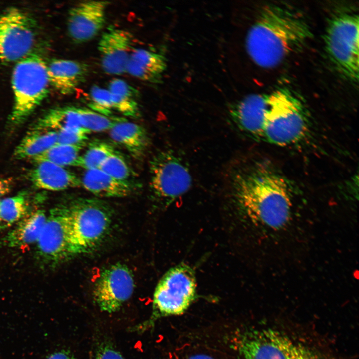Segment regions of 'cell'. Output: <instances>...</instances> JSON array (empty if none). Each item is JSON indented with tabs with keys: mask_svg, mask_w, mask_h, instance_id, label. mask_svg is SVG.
<instances>
[{
	"mask_svg": "<svg viewBox=\"0 0 359 359\" xmlns=\"http://www.w3.org/2000/svg\"><path fill=\"white\" fill-rule=\"evenodd\" d=\"M50 85L64 95L71 94L88 76L87 64L76 60L54 59L47 64Z\"/></svg>",
	"mask_w": 359,
	"mask_h": 359,
	"instance_id": "obj_16",
	"label": "cell"
},
{
	"mask_svg": "<svg viewBox=\"0 0 359 359\" xmlns=\"http://www.w3.org/2000/svg\"><path fill=\"white\" fill-rule=\"evenodd\" d=\"M81 125L90 132L110 130L122 117L107 116L90 109L76 107Z\"/></svg>",
	"mask_w": 359,
	"mask_h": 359,
	"instance_id": "obj_28",
	"label": "cell"
},
{
	"mask_svg": "<svg viewBox=\"0 0 359 359\" xmlns=\"http://www.w3.org/2000/svg\"><path fill=\"white\" fill-rule=\"evenodd\" d=\"M149 187L157 198L172 201L188 191L192 185L190 171L172 150L157 153L150 163Z\"/></svg>",
	"mask_w": 359,
	"mask_h": 359,
	"instance_id": "obj_9",
	"label": "cell"
},
{
	"mask_svg": "<svg viewBox=\"0 0 359 359\" xmlns=\"http://www.w3.org/2000/svg\"><path fill=\"white\" fill-rule=\"evenodd\" d=\"M11 185L12 182L9 180H0V197L9 192Z\"/></svg>",
	"mask_w": 359,
	"mask_h": 359,
	"instance_id": "obj_34",
	"label": "cell"
},
{
	"mask_svg": "<svg viewBox=\"0 0 359 359\" xmlns=\"http://www.w3.org/2000/svg\"><path fill=\"white\" fill-rule=\"evenodd\" d=\"M188 359H214L212 357L205 354H196L190 356Z\"/></svg>",
	"mask_w": 359,
	"mask_h": 359,
	"instance_id": "obj_35",
	"label": "cell"
},
{
	"mask_svg": "<svg viewBox=\"0 0 359 359\" xmlns=\"http://www.w3.org/2000/svg\"><path fill=\"white\" fill-rule=\"evenodd\" d=\"M167 69V60L161 53L143 48L134 49L129 58L126 72L141 80L160 83Z\"/></svg>",
	"mask_w": 359,
	"mask_h": 359,
	"instance_id": "obj_18",
	"label": "cell"
},
{
	"mask_svg": "<svg viewBox=\"0 0 359 359\" xmlns=\"http://www.w3.org/2000/svg\"><path fill=\"white\" fill-rule=\"evenodd\" d=\"M109 135L114 142L124 147L136 159L144 156L149 144L145 128L123 118L109 130Z\"/></svg>",
	"mask_w": 359,
	"mask_h": 359,
	"instance_id": "obj_21",
	"label": "cell"
},
{
	"mask_svg": "<svg viewBox=\"0 0 359 359\" xmlns=\"http://www.w3.org/2000/svg\"><path fill=\"white\" fill-rule=\"evenodd\" d=\"M133 36L129 31L111 26L101 35L98 44L101 64L105 73L121 75L126 72L130 56L134 50Z\"/></svg>",
	"mask_w": 359,
	"mask_h": 359,
	"instance_id": "obj_14",
	"label": "cell"
},
{
	"mask_svg": "<svg viewBox=\"0 0 359 359\" xmlns=\"http://www.w3.org/2000/svg\"><path fill=\"white\" fill-rule=\"evenodd\" d=\"M36 255L43 266L53 267L74 255L70 220L65 204L50 211L36 242Z\"/></svg>",
	"mask_w": 359,
	"mask_h": 359,
	"instance_id": "obj_11",
	"label": "cell"
},
{
	"mask_svg": "<svg viewBox=\"0 0 359 359\" xmlns=\"http://www.w3.org/2000/svg\"><path fill=\"white\" fill-rule=\"evenodd\" d=\"M115 151L106 142L96 140L91 142L86 151L78 157L74 166L86 170L99 168L101 163Z\"/></svg>",
	"mask_w": 359,
	"mask_h": 359,
	"instance_id": "obj_27",
	"label": "cell"
},
{
	"mask_svg": "<svg viewBox=\"0 0 359 359\" xmlns=\"http://www.w3.org/2000/svg\"><path fill=\"white\" fill-rule=\"evenodd\" d=\"M29 211V203L25 192L0 201V227L4 228L17 223Z\"/></svg>",
	"mask_w": 359,
	"mask_h": 359,
	"instance_id": "obj_25",
	"label": "cell"
},
{
	"mask_svg": "<svg viewBox=\"0 0 359 359\" xmlns=\"http://www.w3.org/2000/svg\"><path fill=\"white\" fill-rule=\"evenodd\" d=\"M57 131L31 129L16 147L14 156L17 159H32L57 144Z\"/></svg>",
	"mask_w": 359,
	"mask_h": 359,
	"instance_id": "obj_22",
	"label": "cell"
},
{
	"mask_svg": "<svg viewBox=\"0 0 359 359\" xmlns=\"http://www.w3.org/2000/svg\"><path fill=\"white\" fill-rule=\"evenodd\" d=\"M71 227L74 255L91 251L106 235L112 221V211L104 201L77 198L65 203Z\"/></svg>",
	"mask_w": 359,
	"mask_h": 359,
	"instance_id": "obj_6",
	"label": "cell"
},
{
	"mask_svg": "<svg viewBox=\"0 0 359 359\" xmlns=\"http://www.w3.org/2000/svg\"><path fill=\"white\" fill-rule=\"evenodd\" d=\"M50 85L47 64L31 53L16 62L12 75L14 104L10 122L23 123L46 97Z\"/></svg>",
	"mask_w": 359,
	"mask_h": 359,
	"instance_id": "obj_5",
	"label": "cell"
},
{
	"mask_svg": "<svg viewBox=\"0 0 359 359\" xmlns=\"http://www.w3.org/2000/svg\"><path fill=\"white\" fill-rule=\"evenodd\" d=\"M46 359H76V358L70 351L62 350L51 353Z\"/></svg>",
	"mask_w": 359,
	"mask_h": 359,
	"instance_id": "obj_33",
	"label": "cell"
},
{
	"mask_svg": "<svg viewBox=\"0 0 359 359\" xmlns=\"http://www.w3.org/2000/svg\"><path fill=\"white\" fill-rule=\"evenodd\" d=\"M36 35L35 21L21 10L0 14V63L18 62L32 52Z\"/></svg>",
	"mask_w": 359,
	"mask_h": 359,
	"instance_id": "obj_10",
	"label": "cell"
},
{
	"mask_svg": "<svg viewBox=\"0 0 359 359\" xmlns=\"http://www.w3.org/2000/svg\"><path fill=\"white\" fill-rule=\"evenodd\" d=\"M108 5L107 1L86 0L72 6L69 11L67 22L71 39L81 43L96 36L105 24Z\"/></svg>",
	"mask_w": 359,
	"mask_h": 359,
	"instance_id": "obj_13",
	"label": "cell"
},
{
	"mask_svg": "<svg viewBox=\"0 0 359 359\" xmlns=\"http://www.w3.org/2000/svg\"><path fill=\"white\" fill-rule=\"evenodd\" d=\"M359 16L342 12L329 20L324 35V47L336 70L348 80H359Z\"/></svg>",
	"mask_w": 359,
	"mask_h": 359,
	"instance_id": "obj_7",
	"label": "cell"
},
{
	"mask_svg": "<svg viewBox=\"0 0 359 359\" xmlns=\"http://www.w3.org/2000/svg\"><path fill=\"white\" fill-rule=\"evenodd\" d=\"M42 209L30 212L6 235L5 242L11 248H24L36 243L47 219Z\"/></svg>",
	"mask_w": 359,
	"mask_h": 359,
	"instance_id": "obj_20",
	"label": "cell"
},
{
	"mask_svg": "<svg viewBox=\"0 0 359 359\" xmlns=\"http://www.w3.org/2000/svg\"><path fill=\"white\" fill-rule=\"evenodd\" d=\"M57 144L67 145H85L87 135L90 132L84 128L76 130L57 131Z\"/></svg>",
	"mask_w": 359,
	"mask_h": 359,
	"instance_id": "obj_31",
	"label": "cell"
},
{
	"mask_svg": "<svg viewBox=\"0 0 359 359\" xmlns=\"http://www.w3.org/2000/svg\"><path fill=\"white\" fill-rule=\"evenodd\" d=\"M35 164L28 178L38 188L56 191L81 186L80 179L64 167L47 161Z\"/></svg>",
	"mask_w": 359,
	"mask_h": 359,
	"instance_id": "obj_17",
	"label": "cell"
},
{
	"mask_svg": "<svg viewBox=\"0 0 359 359\" xmlns=\"http://www.w3.org/2000/svg\"><path fill=\"white\" fill-rule=\"evenodd\" d=\"M92 359H125L109 341L101 342L96 348Z\"/></svg>",
	"mask_w": 359,
	"mask_h": 359,
	"instance_id": "obj_32",
	"label": "cell"
},
{
	"mask_svg": "<svg viewBox=\"0 0 359 359\" xmlns=\"http://www.w3.org/2000/svg\"><path fill=\"white\" fill-rule=\"evenodd\" d=\"M80 180L85 189L100 197H123L132 191L128 181L116 179L99 168L86 170Z\"/></svg>",
	"mask_w": 359,
	"mask_h": 359,
	"instance_id": "obj_19",
	"label": "cell"
},
{
	"mask_svg": "<svg viewBox=\"0 0 359 359\" xmlns=\"http://www.w3.org/2000/svg\"><path fill=\"white\" fill-rule=\"evenodd\" d=\"M195 292V276L189 267L180 265L171 269L157 284L153 295L152 316L141 328L160 317L183 314L193 300Z\"/></svg>",
	"mask_w": 359,
	"mask_h": 359,
	"instance_id": "obj_8",
	"label": "cell"
},
{
	"mask_svg": "<svg viewBox=\"0 0 359 359\" xmlns=\"http://www.w3.org/2000/svg\"><path fill=\"white\" fill-rule=\"evenodd\" d=\"M110 92L115 110L124 116L137 118L140 111L136 100V90L125 81L120 79L111 80L107 89Z\"/></svg>",
	"mask_w": 359,
	"mask_h": 359,
	"instance_id": "obj_24",
	"label": "cell"
},
{
	"mask_svg": "<svg viewBox=\"0 0 359 359\" xmlns=\"http://www.w3.org/2000/svg\"><path fill=\"white\" fill-rule=\"evenodd\" d=\"M230 187L239 207L251 219L274 229L289 221L290 186L271 168L260 163L242 167L232 175Z\"/></svg>",
	"mask_w": 359,
	"mask_h": 359,
	"instance_id": "obj_2",
	"label": "cell"
},
{
	"mask_svg": "<svg viewBox=\"0 0 359 359\" xmlns=\"http://www.w3.org/2000/svg\"><path fill=\"white\" fill-rule=\"evenodd\" d=\"M269 93L252 94L231 105L230 117L236 126L247 136L262 140L265 115Z\"/></svg>",
	"mask_w": 359,
	"mask_h": 359,
	"instance_id": "obj_15",
	"label": "cell"
},
{
	"mask_svg": "<svg viewBox=\"0 0 359 359\" xmlns=\"http://www.w3.org/2000/svg\"><path fill=\"white\" fill-rule=\"evenodd\" d=\"M134 286L129 268L123 264H115L100 273L94 285L93 299L101 311L112 313L131 297Z\"/></svg>",
	"mask_w": 359,
	"mask_h": 359,
	"instance_id": "obj_12",
	"label": "cell"
},
{
	"mask_svg": "<svg viewBox=\"0 0 359 359\" xmlns=\"http://www.w3.org/2000/svg\"><path fill=\"white\" fill-rule=\"evenodd\" d=\"M90 109L109 116L114 110L111 94L108 89L98 86H93L89 93Z\"/></svg>",
	"mask_w": 359,
	"mask_h": 359,
	"instance_id": "obj_30",
	"label": "cell"
},
{
	"mask_svg": "<svg viewBox=\"0 0 359 359\" xmlns=\"http://www.w3.org/2000/svg\"><path fill=\"white\" fill-rule=\"evenodd\" d=\"M82 127L76 107L63 106L49 110L37 121L32 129L57 131L76 130Z\"/></svg>",
	"mask_w": 359,
	"mask_h": 359,
	"instance_id": "obj_23",
	"label": "cell"
},
{
	"mask_svg": "<svg viewBox=\"0 0 359 359\" xmlns=\"http://www.w3.org/2000/svg\"><path fill=\"white\" fill-rule=\"evenodd\" d=\"M99 169L112 177L123 181H128L131 174L124 157L115 150L101 163Z\"/></svg>",
	"mask_w": 359,
	"mask_h": 359,
	"instance_id": "obj_29",
	"label": "cell"
},
{
	"mask_svg": "<svg viewBox=\"0 0 359 359\" xmlns=\"http://www.w3.org/2000/svg\"><path fill=\"white\" fill-rule=\"evenodd\" d=\"M311 124L302 98L290 89L279 88L270 93L262 140L281 147L294 145L307 137Z\"/></svg>",
	"mask_w": 359,
	"mask_h": 359,
	"instance_id": "obj_4",
	"label": "cell"
},
{
	"mask_svg": "<svg viewBox=\"0 0 359 359\" xmlns=\"http://www.w3.org/2000/svg\"><path fill=\"white\" fill-rule=\"evenodd\" d=\"M277 326L240 329L231 347L244 359H333L322 348Z\"/></svg>",
	"mask_w": 359,
	"mask_h": 359,
	"instance_id": "obj_3",
	"label": "cell"
},
{
	"mask_svg": "<svg viewBox=\"0 0 359 359\" xmlns=\"http://www.w3.org/2000/svg\"><path fill=\"white\" fill-rule=\"evenodd\" d=\"M84 145H67L57 144L43 152L34 157V163L47 161L62 167L75 166L79 156V153Z\"/></svg>",
	"mask_w": 359,
	"mask_h": 359,
	"instance_id": "obj_26",
	"label": "cell"
},
{
	"mask_svg": "<svg viewBox=\"0 0 359 359\" xmlns=\"http://www.w3.org/2000/svg\"><path fill=\"white\" fill-rule=\"evenodd\" d=\"M313 36L307 21L287 6H264L248 31L245 46L253 62L263 68L279 65Z\"/></svg>",
	"mask_w": 359,
	"mask_h": 359,
	"instance_id": "obj_1",
	"label": "cell"
}]
</instances>
